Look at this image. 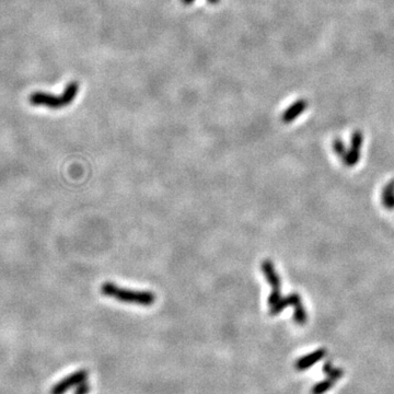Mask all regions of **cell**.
<instances>
[{"instance_id":"obj_6","label":"cell","mask_w":394,"mask_h":394,"mask_svg":"<svg viewBox=\"0 0 394 394\" xmlns=\"http://www.w3.org/2000/svg\"><path fill=\"white\" fill-rule=\"evenodd\" d=\"M308 108V103L303 100V98H300V100L293 102L290 107H289L284 114H282V118L281 120L284 121L285 123H291L293 120H296L297 118L303 114L305 112V110Z\"/></svg>"},{"instance_id":"obj_13","label":"cell","mask_w":394,"mask_h":394,"mask_svg":"<svg viewBox=\"0 0 394 394\" xmlns=\"http://www.w3.org/2000/svg\"><path fill=\"white\" fill-rule=\"evenodd\" d=\"M182 2H183L184 4H190L192 2H194V0H182ZM208 2H211L212 4H216V3L219 2V0H208Z\"/></svg>"},{"instance_id":"obj_9","label":"cell","mask_w":394,"mask_h":394,"mask_svg":"<svg viewBox=\"0 0 394 394\" xmlns=\"http://www.w3.org/2000/svg\"><path fill=\"white\" fill-rule=\"evenodd\" d=\"M323 370H324V372L326 374L329 375V378L334 379L335 381L340 379L343 375V370H341V369H336L334 367H332L330 362H326Z\"/></svg>"},{"instance_id":"obj_10","label":"cell","mask_w":394,"mask_h":394,"mask_svg":"<svg viewBox=\"0 0 394 394\" xmlns=\"http://www.w3.org/2000/svg\"><path fill=\"white\" fill-rule=\"evenodd\" d=\"M393 192H394V184L391 183L390 185L385 188L384 194H383V202L387 207H392L394 205V199H393L394 193Z\"/></svg>"},{"instance_id":"obj_8","label":"cell","mask_w":394,"mask_h":394,"mask_svg":"<svg viewBox=\"0 0 394 394\" xmlns=\"http://www.w3.org/2000/svg\"><path fill=\"white\" fill-rule=\"evenodd\" d=\"M334 383H335V380L332 379V378H329L328 380H324V381H322V382H320L317 385L313 386L312 394H323L326 391H329L331 387L334 385Z\"/></svg>"},{"instance_id":"obj_4","label":"cell","mask_w":394,"mask_h":394,"mask_svg":"<svg viewBox=\"0 0 394 394\" xmlns=\"http://www.w3.org/2000/svg\"><path fill=\"white\" fill-rule=\"evenodd\" d=\"M88 374L89 372L87 370L81 369V370H78L69 375H67L65 379L59 381L58 383H56L52 387L51 394H65L69 389H71V387H75L81 382H83V381L87 380Z\"/></svg>"},{"instance_id":"obj_1","label":"cell","mask_w":394,"mask_h":394,"mask_svg":"<svg viewBox=\"0 0 394 394\" xmlns=\"http://www.w3.org/2000/svg\"><path fill=\"white\" fill-rule=\"evenodd\" d=\"M101 292L113 299L125 304H134L149 307L155 304L156 296L151 291L129 290L127 288H121L113 282H104L101 286Z\"/></svg>"},{"instance_id":"obj_5","label":"cell","mask_w":394,"mask_h":394,"mask_svg":"<svg viewBox=\"0 0 394 394\" xmlns=\"http://www.w3.org/2000/svg\"><path fill=\"white\" fill-rule=\"evenodd\" d=\"M362 140H364V137H362L361 132L356 131L352 136V147H350L349 152L345 157V162L348 165H354L358 161Z\"/></svg>"},{"instance_id":"obj_12","label":"cell","mask_w":394,"mask_h":394,"mask_svg":"<svg viewBox=\"0 0 394 394\" xmlns=\"http://www.w3.org/2000/svg\"><path fill=\"white\" fill-rule=\"evenodd\" d=\"M90 390H91V386L87 382V380H85V381H83V382H81L79 385L76 386V390L73 394H88L90 392Z\"/></svg>"},{"instance_id":"obj_3","label":"cell","mask_w":394,"mask_h":394,"mask_svg":"<svg viewBox=\"0 0 394 394\" xmlns=\"http://www.w3.org/2000/svg\"><path fill=\"white\" fill-rule=\"evenodd\" d=\"M262 270L273 289L272 293L269 294V298H268V305L272 307L280 300V280L278 275L276 273L272 262L264 261L262 263Z\"/></svg>"},{"instance_id":"obj_11","label":"cell","mask_w":394,"mask_h":394,"mask_svg":"<svg viewBox=\"0 0 394 394\" xmlns=\"http://www.w3.org/2000/svg\"><path fill=\"white\" fill-rule=\"evenodd\" d=\"M333 148H334V150H335V152L337 153L338 156L343 157L345 159V157H346V155H347V152H346V149H345L344 144L342 143L340 139H335L334 140Z\"/></svg>"},{"instance_id":"obj_2","label":"cell","mask_w":394,"mask_h":394,"mask_svg":"<svg viewBox=\"0 0 394 394\" xmlns=\"http://www.w3.org/2000/svg\"><path fill=\"white\" fill-rule=\"evenodd\" d=\"M78 93V84L76 82H70L67 85L64 92L59 95H54L46 93V92H33L30 95L29 101L34 107H45L48 109L58 110L63 109L75 100Z\"/></svg>"},{"instance_id":"obj_7","label":"cell","mask_w":394,"mask_h":394,"mask_svg":"<svg viewBox=\"0 0 394 394\" xmlns=\"http://www.w3.org/2000/svg\"><path fill=\"white\" fill-rule=\"evenodd\" d=\"M326 355L325 349H319L316 352L311 353L310 355L305 356L301 358L299 361L296 362V369L299 371H304L306 369H309L311 366H313L316 362L321 360L323 357Z\"/></svg>"}]
</instances>
